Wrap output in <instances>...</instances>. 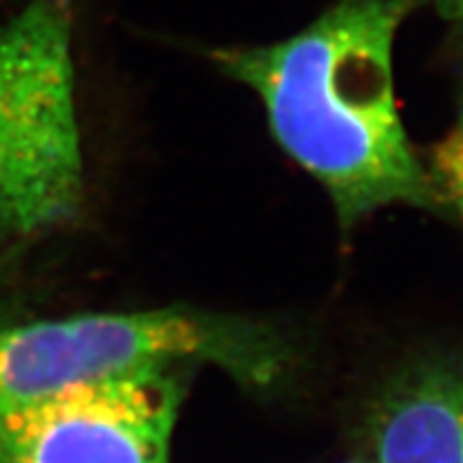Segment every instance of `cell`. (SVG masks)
I'll return each instance as SVG.
<instances>
[{
    "instance_id": "6",
    "label": "cell",
    "mask_w": 463,
    "mask_h": 463,
    "mask_svg": "<svg viewBox=\"0 0 463 463\" xmlns=\"http://www.w3.org/2000/svg\"><path fill=\"white\" fill-rule=\"evenodd\" d=\"M433 183L442 198L457 208L463 219V123L450 131L433 150Z\"/></svg>"
},
{
    "instance_id": "2",
    "label": "cell",
    "mask_w": 463,
    "mask_h": 463,
    "mask_svg": "<svg viewBox=\"0 0 463 463\" xmlns=\"http://www.w3.org/2000/svg\"><path fill=\"white\" fill-rule=\"evenodd\" d=\"M283 341L239 317L194 309L84 314L0 328V422L84 382L211 363L247 384H270Z\"/></svg>"
},
{
    "instance_id": "5",
    "label": "cell",
    "mask_w": 463,
    "mask_h": 463,
    "mask_svg": "<svg viewBox=\"0 0 463 463\" xmlns=\"http://www.w3.org/2000/svg\"><path fill=\"white\" fill-rule=\"evenodd\" d=\"M378 463H463V356L410 364L367 420Z\"/></svg>"
},
{
    "instance_id": "1",
    "label": "cell",
    "mask_w": 463,
    "mask_h": 463,
    "mask_svg": "<svg viewBox=\"0 0 463 463\" xmlns=\"http://www.w3.org/2000/svg\"><path fill=\"white\" fill-rule=\"evenodd\" d=\"M416 5L337 0L283 42L211 52L260 97L275 140L326 189L344 228L386 206H442L395 99V39Z\"/></svg>"
},
{
    "instance_id": "8",
    "label": "cell",
    "mask_w": 463,
    "mask_h": 463,
    "mask_svg": "<svg viewBox=\"0 0 463 463\" xmlns=\"http://www.w3.org/2000/svg\"><path fill=\"white\" fill-rule=\"evenodd\" d=\"M459 123H463V99H461V120H459Z\"/></svg>"
},
{
    "instance_id": "3",
    "label": "cell",
    "mask_w": 463,
    "mask_h": 463,
    "mask_svg": "<svg viewBox=\"0 0 463 463\" xmlns=\"http://www.w3.org/2000/svg\"><path fill=\"white\" fill-rule=\"evenodd\" d=\"M82 198L73 0H31L0 22V239L67 223Z\"/></svg>"
},
{
    "instance_id": "4",
    "label": "cell",
    "mask_w": 463,
    "mask_h": 463,
    "mask_svg": "<svg viewBox=\"0 0 463 463\" xmlns=\"http://www.w3.org/2000/svg\"><path fill=\"white\" fill-rule=\"evenodd\" d=\"M184 364L84 382L0 422V463H170Z\"/></svg>"
},
{
    "instance_id": "7",
    "label": "cell",
    "mask_w": 463,
    "mask_h": 463,
    "mask_svg": "<svg viewBox=\"0 0 463 463\" xmlns=\"http://www.w3.org/2000/svg\"><path fill=\"white\" fill-rule=\"evenodd\" d=\"M436 7L444 20L463 28V0H436Z\"/></svg>"
}]
</instances>
